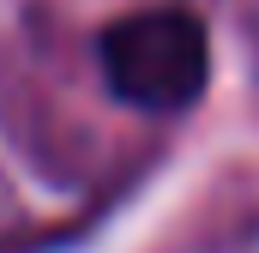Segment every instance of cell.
<instances>
[{
  "label": "cell",
  "instance_id": "obj_1",
  "mask_svg": "<svg viewBox=\"0 0 259 253\" xmlns=\"http://www.w3.org/2000/svg\"><path fill=\"white\" fill-rule=\"evenodd\" d=\"M103 55V78L121 103L139 109H187L199 103L205 78H211V43L205 24L181 6H151V12H127L103 30L97 43Z\"/></svg>",
  "mask_w": 259,
  "mask_h": 253
}]
</instances>
